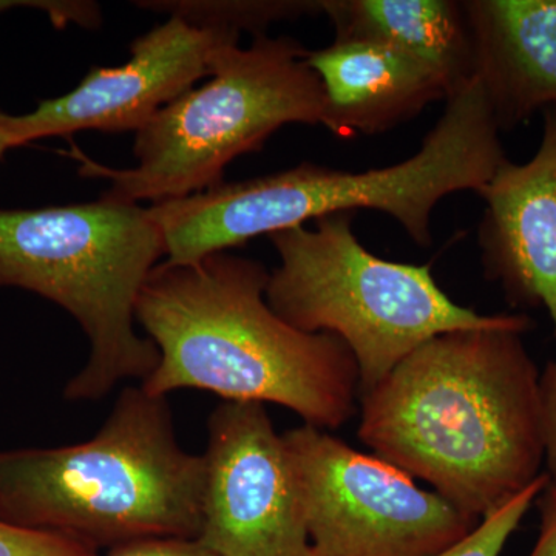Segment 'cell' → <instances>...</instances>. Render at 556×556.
<instances>
[{
  "label": "cell",
  "instance_id": "obj_1",
  "mask_svg": "<svg viewBox=\"0 0 556 556\" xmlns=\"http://www.w3.org/2000/svg\"><path fill=\"white\" fill-rule=\"evenodd\" d=\"M522 334L463 329L422 343L358 399L357 437L482 521L544 463L541 372Z\"/></svg>",
  "mask_w": 556,
  "mask_h": 556
},
{
  "label": "cell",
  "instance_id": "obj_2",
  "mask_svg": "<svg viewBox=\"0 0 556 556\" xmlns=\"http://www.w3.org/2000/svg\"><path fill=\"white\" fill-rule=\"evenodd\" d=\"M268 280L262 263L228 251L189 265L159 263L135 306L160 356L141 387L152 396L200 390L276 404L327 431L346 424L361 396L356 358L338 336L309 334L278 317Z\"/></svg>",
  "mask_w": 556,
  "mask_h": 556
},
{
  "label": "cell",
  "instance_id": "obj_3",
  "mask_svg": "<svg viewBox=\"0 0 556 556\" xmlns=\"http://www.w3.org/2000/svg\"><path fill=\"white\" fill-rule=\"evenodd\" d=\"M500 126L481 80L455 91L415 155L353 174L303 163L278 174L222 182L148 207L167 265H189L328 215L371 208L396 219L417 247H430L431 215L452 193H481L506 161Z\"/></svg>",
  "mask_w": 556,
  "mask_h": 556
},
{
  "label": "cell",
  "instance_id": "obj_4",
  "mask_svg": "<svg viewBox=\"0 0 556 556\" xmlns=\"http://www.w3.org/2000/svg\"><path fill=\"white\" fill-rule=\"evenodd\" d=\"M204 459L179 445L167 397L121 391L89 441L0 452V518L93 548L197 540Z\"/></svg>",
  "mask_w": 556,
  "mask_h": 556
},
{
  "label": "cell",
  "instance_id": "obj_5",
  "mask_svg": "<svg viewBox=\"0 0 556 556\" xmlns=\"http://www.w3.org/2000/svg\"><path fill=\"white\" fill-rule=\"evenodd\" d=\"M166 255L148 207L94 203L0 211V288L56 303L86 332L90 354L65 397L97 401L159 365L152 340L135 331L139 292Z\"/></svg>",
  "mask_w": 556,
  "mask_h": 556
},
{
  "label": "cell",
  "instance_id": "obj_6",
  "mask_svg": "<svg viewBox=\"0 0 556 556\" xmlns=\"http://www.w3.org/2000/svg\"><path fill=\"white\" fill-rule=\"evenodd\" d=\"M353 219L354 212H342L316 219L311 229L303 225L270 233L280 265L269 274L266 300L291 327L338 336L350 348L361 396L437 336L532 328L525 314L484 316L457 305L430 265L376 257L358 241Z\"/></svg>",
  "mask_w": 556,
  "mask_h": 556
},
{
  "label": "cell",
  "instance_id": "obj_7",
  "mask_svg": "<svg viewBox=\"0 0 556 556\" xmlns=\"http://www.w3.org/2000/svg\"><path fill=\"white\" fill-rule=\"evenodd\" d=\"M299 40L254 36L215 51L212 76L186 91L137 131L129 169L79 156V174L109 178L102 199L137 204L185 199L223 182L230 161L258 152L287 124H321L325 94Z\"/></svg>",
  "mask_w": 556,
  "mask_h": 556
},
{
  "label": "cell",
  "instance_id": "obj_8",
  "mask_svg": "<svg viewBox=\"0 0 556 556\" xmlns=\"http://www.w3.org/2000/svg\"><path fill=\"white\" fill-rule=\"evenodd\" d=\"M283 441L298 477L311 556H434L481 522L327 430L303 424Z\"/></svg>",
  "mask_w": 556,
  "mask_h": 556
},
{
  "label": "cell",
  "instance_id": "obj_9",
  "mask_svg": "<svg viewBox=\"0 0 556 556\" xmlns=\"http://www.w3.org/2000/svg\"><path fill=\"white\" fill-rule=\"evenodd\" d=\"M203 459L201 546L215 556H311L294 466L265 405H218Z\"/></svg>",
  "mask_w": 556,
  "mask_h": 556
},
{
  "label": "cell",
  "instance_id": "obj_10",
  "mask_svg": "<svg viewBox=\"0 0 556 556\" xmlns=\"http://www.w3.org/2000/svg\"><path fill=\"white\" fill-rule=\"evenodd\" d=\"M239 39L230 28L170 16L131 43L126 64L91 68L75 90L40 102L27 115L0 112V130L11 149L84 130L139 131L197 80L211 78L215 51Z\"/></svg>",
  "mask_w": 556,
  "mask_h": 556
},
{
  "label": "cell",
  "instance_id": "obj_11",
  "mask_svg": "<svg viewBox=\"0 0 556 556\" xmlns=\"http://www.w3.org/2000/svg\"><path fill=\"white\" fill-rule=\"evenodd\" d=\"M540 149L525 164L504 161L479 195L485 277L514 305L544 308L556 334V108L544 109Z\"/></svg>",
  "mask_w": 556,
  "mask_h": 556
},
{
  "label": "cell",
  "instance_id": "obj_12",
  "mask_svg": "<svg viewBox=\"0 0 556 556\" xmlns=\"http://www.w3.org/2000/svg\"><path fill=\"white\" fill-rule=\"evenodd\" d=\"M306 62L324 87L321 126L340 138L383 134L452 94L430 65L368 40H334Z\"/></svg>",
  "mask_w": 556,
  "mask_h": 556
},
{
  "label": "cell",
  "instance_id": "obj_13",
  "mask_svg": "<svg viewBox=\"0 0 556 556\" xmlns=\"http://www.w3.org/2000/svg\"><path fill=\"white\" fill-rule=\"evenodd\" d=\"M477 78L500 129L556 108V0L464 2Z\"/></svg>",
  "mask_w": 556,
  "mask_h": 556
},
{
  "label": "cell",
  "instance_id": "obj_14",
  "mask_svg": "<svg viewBox=\"0 0 556 556\" xmlns=\"http://www.w3.org/2000/svg\"><path fill=\"white\" fill-rule=\"evenodd\" d=\"M334 40H368L437 70L452 94L477 79L464 2L455 0H320ZM450 94V97H452ZM448 97V98H450Z\"/></svg>",
  "mask_w": 556,
  "mask_h": 556
},
{
  "label": "cell",
  "instance_id": "obj_15",
  "mask_svg": "<svg viewBox=\"0 0 556 556\" xmlns=\"http://www.w3.org/2000/svg\"><path fill=\"white\" fill-rule=\"evenodd\" d=\"M142 9L178 16L200 27H226L236 31L265 35L273 22L298 20L305 14L321 13V2H137Z\"/></svg>",
  "mask_w": 556,
  "mask_h": 556
},
{
  "label": "cell",
  "instance_id": "obj_16",
  "mask_svg": "<svg viewBox=\"0 0 556 556\" xmlns=\"http://www.w3.org/2000/svg\"><path fill=\"white\" fill-rule=\"evenodd\" d=\"M547 484V475L541 473L525 492L482 519L477 529L471 530L463 541L434 556H501L508 540Z\"/></svg>",
  "mask_w": 556,
  "mask_h": 556
},
{
  "label": "cell",
  "instance_id": "obj_17",
  "mask_svg": "<svg viewBox=\"0 0 556 556\" xmlns=\"http://www.w3.org/2000/svg\"><path fill=\"white\" fill-rule=\"evenodd\" d=\"M0 556H100L87 546L60 533L27 529L0 518Z\"/></svg>",
  "mask_w": 556,
  "mask_h": 556
},
{
  "label": "cell",
  "instance_id": "obj_18",
  "mask_svg": "<svg viewBox=\"0 0 556 556\" xmlns=\"http://www.w3.org/2000/svg\"><path fill=\"white\" fill-rule=\"evenodd\" d=\"M13 9L40 10L49 14L56 27L67 24L97 28L101 22L100 7L91 2H60V0H0V13Z\"/></svg>",
  "mask_w": 556,
  "mask_h": 556
},
{
  "label": "cell",
  "instance_id": "obj_19",
  "mask_svg": "<svg viewBox=\"0 0 556 556\" xmlns=\"http://www.w3.org/2000/svg\"><path fill=\"white\" fill-rule=\"evenodd\" d=\"M540 409L546 475L556 486V358L540 375Z\"/></svg>",
  "mask_w": 556,
  "mask_h": 556
},
{
  "label": "cell",
  "instance_id": "obj_20",
  "mask_svg": "<svg viewBox=\"0 0 556 556\" xmlns=\"http://www.w3.org/2000/svg\"><path fill=\"white\" fill-rule=\"evenodd\" d=\"M108 556H215L197 540L155 538L110 548Z\"/></svg>",
  "mask_w": 556,
  "mask_h": 556
},
{
  "label": "cell",
  "instance_id": "obj_21",
  "mask_svg": "<svg viewBox=\"0 0 556 556\" xmlns=\"http://www.w3.org/2000/svg\"><path fill=\"white\" fill-rule=\"evenodd\" d=\"M535 503L540 510V536L529 556H556V486L548 482Z\"/></svg>",
  "mask_w": 556,
  "mask_h": 556
},
{
  "label": "cell",
  "instance_id": "obj_22",
  "mask_svg": "<svg viewBox=\"0 0 556 556\" xmlns=\"http://www.w3.org/2000/svg\"><path fill=\"white\" fill-rule=\"evenodd\" d=\"M11 149V144L9 138L5 137L2 130H0V156L7 152V150Z\"/></svg>",
  "mask_w": 556,
  "mask_h": 556
}]
</instances>
